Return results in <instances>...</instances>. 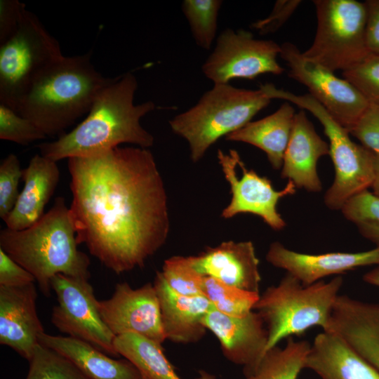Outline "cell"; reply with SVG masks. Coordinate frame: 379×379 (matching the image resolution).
Wrapping results in <instances>:
<instances>
[{"label":"cell","instance_id":"obj_5","mask_svg":"<svg viewBox=\"0 0 379 379\" xmlns=\"http://www.w3.org/2000/svg\"><path fill=\"white\" fill-rule=\"evenodd\" d=\"M271 100L262 86L249 90L230 84H214L169 124L174 133L186 140L191 159L197 162L217 140L251 121Z\"/></svg>","mask_w":379,"mask_h":379},{"label":"cell","instance_id":"obj_18","mask_svg":"<svg viewBox=\"0 0 379 379\" xmlns=\"http://www.w3.org/2000/svg\"><path fill=\"white\" fill-rule=\"evenodd\" d=\"M190 257L192 267L201 275L241 290L259 293V260L251 241H225Z\"/></svg>","mask_w":379,"mask_h":379},{"label":"cell","instance_id":"obj_20","mask_svg":"<svg viewBox=\"0 0 379 379\" xmlns=\"http://www.w3.org/2000/svg\"><path fill=\"white\" fill-rule=\"evenodd\" d=\"M326 155H329V145L318 135L305 110H300L294 117L281 178L292 181L298 189L321 192L322 184L317 166L318 160Z\"/></svg>","mask_w":379,"mask_h":379},{"label":"cell","instance_id":"obj_34","mask_svg":"<svg viewBox=\"0 0 379 379\" xmlns=\"http://www.w3.org/2000/svg\"><path fill=\"white\" fill-rule=\"evenodd\" d=\"M369 103L379 105V55L369 53L360 62L343 72Z\"/></svg>","mask_w":379,"mask_h":379},{"label":"cell","instance_id":"obj_38","mask_svg":"<svg viewBox=\"0 0 379 379\" xmlns=\"http://www.w3.org/2000/svg\"><path fill=\"white\" fill-rule=\"evenodd\" d=\"M26 11L25 4L18 0L0 1V44L15 34Z\"/></svg>","mask_w":379,"mask_h":379},{"label":"cell","instance_id":"obj_16","mask_svg":"<svg viewBox=\"0 0 379 379\" xmlns=\"http://www.w3.org/2000/svg\"><path fill=\"white\" fill-rule=\"evenodd\" d=\"M34 283L0 286V343L29 361L44 328L36 310Z\"/></svg>","mask_w":379,"mask_h":379},{"label":"cell","instance_id":"obj_4","mask_svg":"<svg viewBox=\"0 0 379 379\" xmlns=\"http://www.w3.org/2000/svg\"><path fill=\"white\" fill-rule=\"evenodd\" d=\"M78 245L69 207L62 197H56L50 210L30 227L0 231V248L34 276L46 297L57 274L90 278L91 260Z\"/></svg>","mask_w":379,"mask_h":379},{"label":"cell","instance_id":"obj_1","mask_svg":"<svg viewBox=\"0 0 379 379\" xmlns=\"http://www.w3.org/2000/svg\"><path fill=\"white\" fill-rule=\"evenodd\" d=\"M67 166L78 244L117 274L144 267L170 230L167 194L151 151L117 147L68 159Z\"/></svg>","mask_w":379,"mask_h":379},{"label":"cell","instance_id":"obj_2","mask_svg":"<svg viewBox=\"0 0 379 379\" xmlns=\"http://www.w3.org/2000/svg\"><path fill=\"white\" fill-rule=\"evenodd\" d=\"M138 88L135 75L127 72L116 77L93 102L86 117L57 140L37 145L40 154L55 161L92 157L124 143L143 148L154 144V136L140 124L155 109L152 101L135 104Z\"/></svg>","mask_w":379,"mask_h":379},{"label":"cell","instance_id":"obj_14","mask_svg":"<svg viewBox=\"0 0 379 379\" xmlns=\"http://www.w3.org/2000/svg\"><path fill=\"white\" fill-rule=\"evenodd\" d=\"M97 304L102 320L115 336L133 333L161 345L166 340L153 284L133 288L127 282L118 283L111 298Z\"/></svg>","mask_w":379,"mask_h":379},{"label":"cell","instance_id":"obj_10","mask_svg":"<svg viewBox=\"0 0 379 379\" xmlns=\"http://www.w3.org/2000/svg\"><path fill=\"white\" fill-rule=\"evenodd\" d=\"M281 46L272 40L255 39L251 32L227 28L201 67L213 84H229L233 79H253L263 74H281L277 58Z\"/></svg>","mask_w":379,"mask_h":379},{"label":"cell","instance_id":"obj_31","mask_svg":"<svg viewBox=\"0 0 379 379\" xmlns=\"http://www.w3.org/2000/svg\"><path fill=\"white\" fill-rule=\"evenodd\" d=\"M28 361L25 379H88L63 355L41 344Z\"/></svg>","mask_w":379,"mask_h":379},{"label":"cell","instance_id":"obj_40","mask_svg":"<svg viewBox=\"0 0 379 379\" xmlns=\"http://www.w3.org/2000/svg\"><path fill=\"white\" fill-rule=\"evenodd\" d=\"M364 4L367 12V47L370 53L379 55V0H366Z\"/></svg>","mask_w":379,"mask_h":379},{"label":"cell","instance_id":"obj_11","mask_svg":"<svg viewBox=\"0 0 379 379\" xmlns=\"http://www.w3.org/2000/svg\"><path fill=\"white\" fill-rule=\"evenodd\" d=\"M58 304L51 322L62 333L88 343L105 354L117 357L114 334L102 320L98 300L88 279L59 274L51 280Z\"/></svg>","mask_w":379,"mask_h":379},{"label":"cell","instance_id":"obj_28","mask_svg":"<svg viewBox=\"0 0 379 379\" xmlns=\"http://www.w3.org/2000/svg\"><path fill=\"white\" fill-rule=\"evenodd\" d=\"M203 294L219 312L232 317H244L253 311L259 293L249 292L204 277Z\"/></svg>","mask_w":379,"mask_h":379},{"label":"cell","instance_id":"obj_8","mask_svg":"<svg viewBox=\"0 0 379 379\" xmlns=\"http://www.w3.org/2000/svg\"><path fill=\"white\" fill-rule=\"evenodd\" d=\"M317 30L303 55L334 72H344L370 52L366 43V5L356 0H314Z\"/></svg>","mask_w":379,"mask_h":379},{"label":"cell","instance_id":"obj_27","mask_svg":"<svg viewBox=\"0 0 379 379\" xmlns=\"http://www.w3.org/2000/svg\"><path fill=\"white\" fill-rule=\"evenodd\" d=\"M311 344L290 337L284 347L276 346L268 350L256 368L244 379H298L305 368Z\"/></svg>","mask_w":379,"mask_h":379},{"label":"cell","instance_id":"obj_41","mask_svg":"<svg viewBox=\"0 0 379 379\" xmlns=\"http://www.w3.org/2000/svg\"><path fill=\"white\" fill-rule=\"evenodd\" d=\"M373 170L374 178L371 187L373 189V193L379 197V156L373 154Z\"/></svg>","mask_w":379,"mask_h":379},{"label":"cell","instance_id":"obj_43","mask_svg":"<svg viewBox=\"0 0 379 379\" xmlns=\"http://www.w3.org/2000/svg\"><path fill=\"white\" fill-rule=\"evenodd\" d=\"M141 379H146V378H145L142 377Z\"/></svg>","mask_w":379,"mask_h":379},{"label":"cell","instance_id":"obj_37","mask_svg":"<svg viewBox=\"0 0 379 379\" xmlns=\"http://www.w3.org/2000/svg\"><path fill=\"white\" fill-rule=\"evenodd\" d=\"M301 3L300 0H278L270 15L254 22L251 27L260 34L275 32L286 23Z\"/></svg>","mask_w":379,"mask_h":379},{"label":"cell","instance_id":"obj_22","mask_svg":"<svg viewBox=\"0 0 379 379\" xmlns=\"http://www.w3.org/2000/svg\"><path fill=\"white\" fill-rule=\"evenodd\" d=\"M60 174L56 161L39 154L33 156L23 169V188L14 208L4 220L6 227L22 230L39 220L54 194Z\"/></svg>","mask_w":379,"mask_h":379},{"label":"cell","instance_id":"obj_9","mask_svg":"<svg viewBox=\"0 0 379 379\" xmlns=\"http://www.w3.org/2000/svg\"><path fill=\"white\" fill-rule=\"evenodd\" d=\"M63 56L58 41L27 10L15 34L0 44V104L17 112L34 80Z\"/></svg>","mask_w":379,"mask_h":379},{"label":"cell","instance_id":"obj_21","mask_svg":"<svg viewBox=\"0 0 379 379\" xmlns=\"http://www.w3.org/2000/svg\"><path fill=\"white\" fill-rule=\"evenodd\" d=\"M153 285L166 339L182 344L201 340L207 331L203 319L213 306L210 301L204 295L187 296L175 292L160 272H157Z\"/></svg>","mask_w":379,"mask_h":379},{"label":"cell","instance_id":"obj_32","mask_svg":"<svg viewBox=\"0 0 379 379\" xmlns=\"http://www.w3.org/2000/svg\"><path fill=\"white\" fill-rule=\"evenodd\" d=\"M167 284L175 292L187 296L204 295V277L192 267L190 256H172L164 261L161 272Z\"/></svg>","mask_w":379,"mask_h":379},{"label":"cell","instance_id":"obj_7","mask_svg":"<svg viewBox=\"0 0 379 379\" xmlns=\"http://www.w3.org/2000/svg\"><path fill=\"white\" fill-rule=\"evenodd\" d=\"M269 95L272 99L284 100L309 111L321 124L329 140V155L335 170L333 184L324 197L326 207L340 211L350 199L371 187L373 153L353 142L349 131L310 94L295 95L272 84Z\"/></svg>","mask_w":379,"mask_h":379},{"label":"cell","instance_id":"obj_39","mask_svg":"<svg viewBox=\"0 0 379 379\" xmlns=\"http://www.w3.org/2000/svg\"><path fill=\"white\" fill-rule=\"evenodd\" d=\"M35 281L29 272L0 248V286L17 287Z\"/></svg>","mask_w":379,"mask_h":379},{"label":"cell","instance_id":"obj_17","mask_svg":"<svg viewBox=\"0 0 379 379\" xmlns=\"http://www.w3.org/2000/svg\"><path fill=\"white\" fill-rule=\"evenodd\" d=\"M266 260L307 286L330 275L379 265V248L357 253L307 254L290 250L280 242L274 241L269 247Z\"/></svg>","mask_w":379,"mask_h":379},{"label":"cell","instance_id":"obj_19","mask_svg":"<svg viewBox=\"0 0 379 379\" xmlns=\"http://www.w3.org/2000/svg\"><path fill=\"white\" fill-rule=\"evenodd\" d=\"M324 331L338 334L379 372V303L339 295Z\"/></svg>","mask_w":379,"mask_h":379},{"label":"cell","instance_id":"obj_25","mask_svg":"<svg viewBox=\"0 0 379 379\" xmlns=\"http://www.w3.org/2000/svg\"><path fill=\"white\" fill-rule=\"evenodd\" d=\"M286 102L274 113L250 121L225 137L229 141L245 142L262 150L274 169L282 167L285 151L293 128L295 112Z\"/></svg>","mask_w":379,"mask_h":379},{"label":"cell","instance_id":"obj_6","mask_svg":"<svg viewBox=\"0 0 379 379\" xmlns=\"http://www.w3.org/2000/svg\"><path fill=\"white\" fill-rule=\"evenodd\" d=\"M343 283V277L337 276L328 282L321 280L305 286L286 273L278 284L268 287L253 309L267 329L266 352L284 338L311 327L326 331Z\"/></svg>","mask_w":379,"mask_h":379},{"label":"cell","instance_id":"obj_36","mask_svg":"<svg viewBox=\"0 0 379 379\" xmlns=\"http://www.w3.org/2000/svg\"><path fill=\"white\" fill-rule=\"evenodd\" d=\"M349 133L363 147L379 156V105L369 103Z\"/></svg>","mask_w":379,"mask_h":379},{"label":"cell","instance_id":"obj_13","mask_svg":"<svg viewBox=\"0 0 379 379\" xmlns=\"http://www.w3.org/2000/svg\"><path fill=\"white\" fill-rule=\"evenodd\" d=\"M218 159L232 193L230 203L223 209L222 217L231 218L239 213H252L272 230H283L286 224L277 205L281 198L295 193L294 183L288 180L282 190H275L270 179L248 169L234 149L229 154L219 149Z\"/></svg>","mask_w":379,"mask_h":379},{"label":"cell","instance_id":"obj_29","mask_svg":"<svg viewBox=\"0 0 379 379\" xmlns=\"http://www.w3.org/2000/svg\"><path fill=\"white\" fill-rule=\"evenodd\" d=\"M221 0H184L182 11L196 44L210 50L216 37Z\"/></svg>","mask_w":379,"mask_h":379},{"label":"cell","instance_id":"obj_15","mask_svg":"<svg viewBox=\"0 0 379 379\" xmlns=\"http://www.w3.org/2000/svg\"><path fill=\"white\" fill-rule=\"evenodd\" d=\"M203 324L218 340L225 358L243 366L244 376L256 368L267 344V329L257 312L237 317L225 314L212 306Z\"/></svg>","mask_w":379,"mask_h":379},{"label":"cell","instance_id":"obj_42","mask_svg":"<svg viewBox=\"0 0 379 379\" xmlns=\"http://www.w3.org/2000/svg\"><path fill=\"white\" fill-rule=\"evenodd\" d=\"M363 280L369 284L379 287V265L366 272L363 276Z\"/></svg>","mask_w":379,"mask_h":379},{"label":"cell","instance_id":"obj_3","mask_svg":"<svg viewBox=\"0 0 379 379\" xmlns=\"http://www.w3.org/2000/svg\"><path fill=\"white\" fill-rule=\"evenodd\" d=\"M91 56L90 52L63 56L46 68L29 86L17 112L33 121L46 136L65 133L116 79L98 72Z\"/></svg>","mask_w":379,"mask_h":379},{"label":"cell","instance_id":"obj_35","mask_svg":"<svg viewBox=\"0 0 379 379\" xmlns=\"http://www.w3.org/2000/svg\"><path fill=\"white\" fill-rule=\"evenodd\" d=\"M23 169L14 154H9L0 164V218L4 220L14 208L20 194L18 185Z\"/></svg>","mask_w":379,"mask_h":379},{"label":"cell","instance_id":"obj_23","mask_svg":"<svg viewBox=\"0 0 379 379\" xmlns=\"http://www.w3.org/2000/svg\"><path fill=\"white\" fill-rule=\"evenodd\" d=\"M305 368L321 379H379V372L338 334L319 333L311 345Z\"/></svg>","mask_w":379,"mask_h":379},{"label":"cell","instance_id":"obj_24","mask_svg":"<svg viewBox=\"0 0 379 379\" xmlns=\"http://www.w3.org/2000/svg\"><path fill=\"white\" fill-rule=\"evenodd\" d=\"M39 344L69 359L88 379H141L139 370L128 360L115 359L84 340L45 332Z\"/></svg>","mask_w":379,"mask_h":379},{"label":"cell","instance_id":"obj_33","mask_svg":"<svg viewBox=\"0 0 379 379\" xmlns=\"http://www.w3.org/2000/svg\"><path fill=\"white\" fill-rule=\"evenodd\" d=\"M47 136L31 120L0 104V139L27 145Z\"/></svg>","mask_w":379,"mask_h":379},{"label":"cell","instance_id":"obj_12","mask_svg":"<svg viewBox=\"0 0 379 379\" xmlns=\"http://www.w3.org/2000/svg\"><path fill=\"white\" fill-rule=\"evenodd\" d=\"M280 57L288 67V76L304 85L310 93L348 131L369 102L348 81L307 58L291 42L281 45Z\"/></svg>","mask_w":379,"mask_h":379},{"label":"cell","instance_id":"obj_30","mask_svg":"<svg viewBox=\"0 0 379 379\" xmlns=\"http://www.w3.org/2000/svg\"><path fill=\"white\" fill-rule=\"evenodd\" d=\"M359 233L379 248V197L368 190L350 199L340 209Z\"/></svg>","mask_w":379,"mask_h":379},{"label":"cell","instance_id":"obj_26","mask_svg":"<svg viewBox=\"0 0 379 379\" xmlns=\"http://www.w3.org/2000/svg\"><path fill=\"white\" fill-rule=\"evenodd\" d=\"M115 350L119 355L131 362L146 379H180L166 357L161 345L137 333H129L115 337ZM197 379H216L207 372L200 371Z\"/></svg>","mask_w":379,"mask_h":379}]
</instances>
